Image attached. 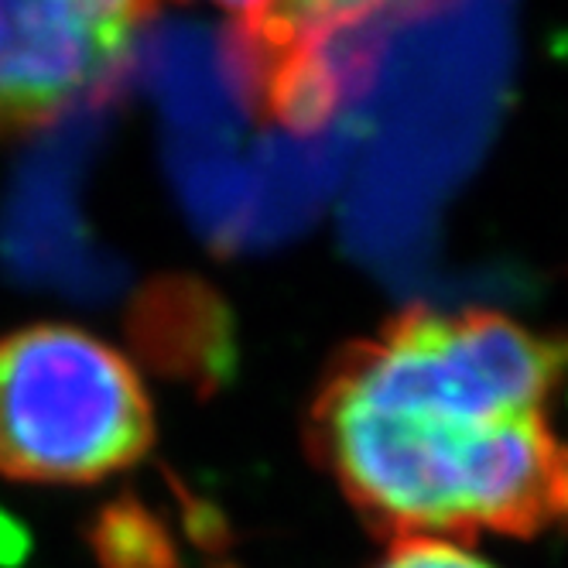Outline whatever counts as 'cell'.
Listing matches in <instances>:
<instances>
[{"instance_id": "5b68a950", "label": "cell", "mask_w": 568, "mask_h": 568, "mask_svg": "<svg viewBox=\"0 0 568 568\" xmlns=\"http://www.w3.org/2000/svg\"><path fill=\"white\" fill-rule=\"evenodd\" d=\"M134 72L165 110L172 138L226 141L240 106L251 103L226 28L158 24L144 34Z\"/></svg>"}, {"instance_id": "9c48e42d", "label": "cell", "mask_w": 568, "mask_h": 568, "mask_svg": "<svg viewBox=\"0 0 568 568\" xmlns=\"http://www.w3.org/2000/svg\"><path fill=\"white\" fill-rule=\"evenodd\" d=\"M28 555V535H24V527L8 517L4 510H0V565H18L21 558Z\"/></svg>"}, {"instance_id": "277c9868", "label": "cell", "mask_w": 568, "mask_h": 568, "mask_svg": "<svg viewBox=\"0 0 568 568\" xmlns=\"http://www.w3.org/2000/svg\"><path fill=\"white\" fill-rule=\"evenodd\" d=\"M106 106L110 93L83 100L49 141L31 151L0 216V251L8 267L79 298L113 295L120 284V267L93 247L75 210L79 175L103 134Z\"/></svg>"}, {"instance_id": "3957f363", "label": "cell", "mask_w": 568, "mask_h": 568, "mask_svg": "<svg viewBox=\"0 0 568 568\" xmlns=\"http://www.w3.org/2000/svg\"><path fill=\"white\" fill-rule=\"evenodd\" d=\"M141 4L34 0L0 4V131L124 83Z\"/></svg>"}, {"instance_id": "52a82bcc", "label": "cell", "mask_w": 568, "mask_h": 568, "mask_svg": "<svg viewBox=\"0 0 568 568\" xmlns=\"http://www.w3.org/2000/svg\"><path fill=\"white\" fill-rule=\"evenodd\" d=\"M106 568H175L169 531L134 500L113 504L93 531Z\"/></svg>"}, {"instance_id": "6da1fadb", "label": "cell", "mask_w": 568, "mask_h": 568, "mask_svg": "<svg viewBox=\"0 0 568 568\" xmlns=\"http://www.w3.org/2000/svg\"><path fill=\"white\" fill-rule=\"evenodd\" d=\"M312 435L343 494L394 541L568 524V445L545 415L397 390L336 359Z\"/></svg>"}, {"instance_id": "7a4b0ae2", "label": "cell", "mask_w": 568, "mask_h": 568, "mask_svg": "<svg viewBox=\"0 0 568 568\" xmlns=\"http://www.w3.org/2000/svg\"><path fill=\"white\" fill-rule=\"evenodd\" d=\"M151 404L131 363L75 326H31L0 343V473L93 483L151 445Z\"/></svg>"}, {"instance_id": "8992f818", "label": "cell", "mask_w": 568, "mask_h": 568, "mask_svg": "<svg viewBox=\"0 0 568 568\" xmlns=\"http://www.w3.org/2000/svg\"><path fill=\"white\" fill-rule=\"evenodd\" d=\"M131 333L138 349L189 384H223L233 363V333L226 305L199 281H158L138 302Z\"/></svg>"}, {"instance_id": "ba28073f", "label": "cell", "mask_w": 568, "mask_h": 568, "mask_svg": "<svg viewBox=\"0 0 568 568\" xmlns=\"http://www.w3.org/2000/svg\"><path fill=\"white\" fill-rule=\"evenodd\" d=\"M377 568H494V565L459 548L456 541L408 538V541H394V548Z\"/></svg>"}]
</instances>
